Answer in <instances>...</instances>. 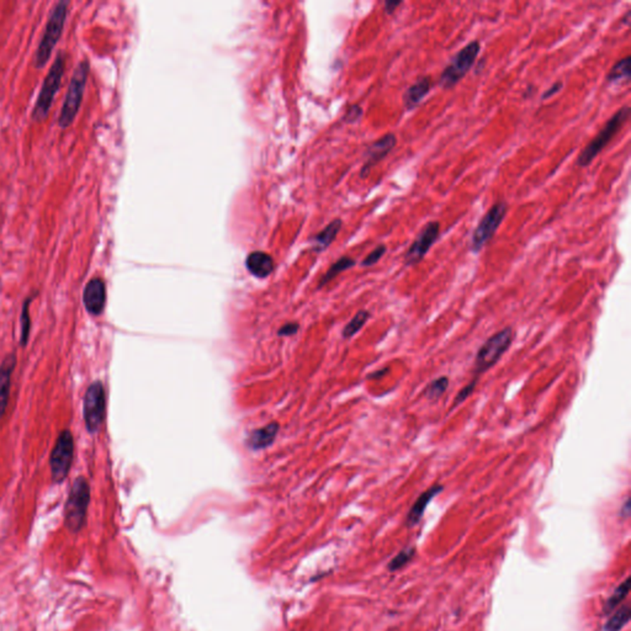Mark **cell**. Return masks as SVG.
Segmentation results:
<instances>
[{
	"instance_id": "6da1fadb",
	"label": "cell",
	"mask_w": 631,
	"mask_h": 631,
	"mask_svg": "<svg viewBox=\"0 0 631 631\" xmlns=\"http://www.w3.org/2000/svg\"><path fill=\"white\" fill-rule=\"evenodd\" d=\"M68 0H59L49 13V20L44 26V34L41 36L39 46L35 54V67L44 68L49 63L54 47L59 44L63 34L64 25L68 18Z\"/></svg>"
},
{
	"instance_id": "7a4b0ae2",
	"label": "cell",
	"mask_w": 631,
	"mask_h": 631,
	"mask_svg": "<svg viewBox=\"0 0 631 631\" xmlns=\"http://www.w3.org/2000/svg\"><path fill=\"white\" fill-rule=\"evenodd\" d=\"M89 72H90V63L88 59H82L74 69L57 121L62 130L71 128L78 115L88 82Z\"/></svg>"
},
{
	"instance_id": "3957f363",
	"label": "cell",
	"mask_w": 631,
	"mask_h": 631,
	"mask_svg": "<svg viewBox=\"0 0 631 631\" xmlns=\"http://www.w3.org/2000/svg\"><path fill=\"white\" fill-rule=\"evenodd\" d=\"M64 69H66V54L63 51H59L49 68V73L44 77L39 97L35 103L34 110L31 113V118L35 123H42L49 116L54 97L59 93V87L63 79Z\"/></svg>"
},
{
	"instance_id": "277c9868",
	"label": "cell",
	"mask_w": 631,
	"mask_h": 631,
	"mask_svg": "<svg viewBox=\"0 0 631 631\" xmlns=\"http://www.w3.org/2000/svg\"><path fill=\"white\" fill-rule=\"evenodd\" d=\"M630 118V108L625 105L619 109L612 118L608 120L607 123L603 126L602 130L594 136L593 140L588 142L587 146L580 152L576 164L580 168H587L592 163L599 153L612 142L613 138L617 136V133L622 130L623 126L627 123Z\"/></svg>"
},
{
	"instance_id": "5b68a950",
	"label": "cell",
	"mask_w": 631,
	"mask_h": 631,
	"mask_svg": "<svg viewBox=\"0 0 631 631\" xmlns=\"http://www.w3.org/2000/svg\"><path fill=\"white\" fill-rule=\"evenodd\" d=\"M513 338V328L506 327L494 333V336H491L479 347V352L474 357V377L479 379V375L489 372L491 367H494L501 360V357H503L512 345Z\"/></svg>"
},
{
	"instance_id": "8992f818",
	"label": "cell",
	"mask_w": 631,
	"mask_h": 631,
	"mask_svg": "<svg viewBox=\"0 0 631 631\" xmlns=\"http://www.w3.org/2000/svg\"><path fill=\"white\" fill-rule=\"evenodd\" d=\"M89 502L90 487L88 481L84 477H78L69 491L64 508V524L71 533H78L83 528L87 520Z\"/></svg>"
},
{
	"instance_id": "52a82bcc",
	"label": "cell",
	"mask_w": 631,
	"mask_h": 631,
	"mask_svg": "<svg viewBox=\"0 0 631 631\" xmlns=\"http://www.w3.org/2000/svg\"><path fill=\"white\" fill-rule=\"evenodd\" d=\"M479 52H481V44L476 39L464 46L451 59V63L443 69L438 80L439 87L444 90H449L458 85V83H460L461 79H464L466 74L474 67Z\"/></svg>"
},
{
	"instance_id": "ba28073f",
	"label": "cell",
	"mask_w": 631,
	"mask_h": 631,
	"mask_svg": "<svg viewBox=\"0 0 631 631\" xmlns=\"http://www.w3.org/2000/svg\"><path fill=\"white\" fill-rule=\"evenodd\" d=\"M508 212V205L504 200L494 202L489 210L482 216L479 225L476 226L471 235L470 248L474 253H479L484 245L494 238L496 232L502 225Z\"/></svg>"
},
{
	"instance_id": "9c48e42d",
	"label": "cell",
	"mask_w": 631,
	"mask_h": 631,
	"mask_svg": "<svg viewBox=\"0 0 631 631\" xmlns=\"http://www.w3.org/2000/svg\"><path fill=\"white\" fill-rule=\"evenodd\" d=\"M74 441L72 433L68 429L61 431L54 451L49 458V467L52 479L56 484L63 482L67 479L71 466L73 462Z\"/></svg>"
},
{
	"instance_id": "30bf717a",
	"label": "cell",
	"mask_w": 631,
	"mask_h": 631,
	"mask_svg": "<svg viewBox=\"0 0 631 631\" xmlns=\"http://www.w3.org/2000/svg\"><path fill=\"white\" fill-rule=\"evenodd\" d=\"M84 422L89 433H97L105 416V391L103 384L95 381L88 387L84 396Z\"/></svg>"
},
{
	"instance_id": "8fae6325",
	"label": "cell",
	"mask_w": 631,
	"mask_h": 631,
	"mask_svg": "<svg viewBox=\"0 0 631 631\" xmlns=\"http://www.w3.org/2000/svg\"><path fill=\"white\" fill-rule=\"evenodd\" d=\"M439 235H441V223L438 221H429L423 226L405 253V264L407 267H413L421 263L439 238Z\"/></svg>"
},
{
	"instance_id": "7c38bea8",
	"label": "cell",
	"mask_w": 631,
	"mask_h": 631,
	"mask_svg": "<svg viewBox=\"0 0 631 631\" xmlns=\"http://www.w3.org/2000/svg\"><path fill=\"white\" fill-rule=\"evenodd\" d=\"M396 145V135L390 133L384 135L382 137L379 138L367 147V152H365V163L360 171V176L362 179L367 178L372 168L379 164L380 161H384L395 149Z\"/></svg>"
},
{
	"instance_id": "4fadbf2b",
	"label": "cell",
	"mask_w": 631,
	"mask_h": 631,
	"mask_svg": "<svg viewBox=\"0 0 631 631\" xmlns=\"http://www.w3.org/2000/svg\"><path fill=\"white\" fill-rule=\"evenodd\" d=\"M83 302L89 314L98 316L103 312L106 302V288L100 278L90 280L83 293Z\"/></svg>"
},
{
	"instance_id": "5bb4252c",
	"label": "cell",
	"mask_w": 631,
	"mask_h": 631,
	"mask_svg": "<svg viewBox=\"0 0 631 631\" xmlns=\"http://www.w3.org/2000/svg\"><path fill=\"white\" fill-rule=\"evenodd\" d=\"M433 80L429 75H424L412 83L403 93V105L407 111H412L421 105L422 102L431 93Z\"/></svg>"
},
{
	"instance_id": "9a60e30c",
	"label": "cell",
	"mask_w": 631,
	"mask_h": 631,
	"mask_svg": "<svg viewBox=\"0 0 631 631\" xmlns=\"http://www.w3.org/2000/svg\"><path fill=\"white\" fill-rule=\"evenodd\" d=\"M16 367V355L10 353L0 364V419L4 416L8 402H9L10 385L11 375Z\"/></svg>"
},
{
	"instance_id": "2e32d148",
	"label": "cell",
	"mask_w": 631,
	"mask_h": 631,
	"mask_svg": "<svg viewBox=\"0 0 631 631\" xmlns=\"http://www.w3.org/2000/svg\"><path fill=\"white\" fill-rule=\"evenodd\" d=\"M443 489H444L443 484H433L417 498L416 502L412 506V508L410 509V512L407 514L406 522L408 527H413V525H416L421 520L423 514H424V510L428 507V504L431 503V499L441 494Z\"/></svg>"
},
{
	"instance_id": "e0dca14e",
	"label": "cell",
	"mask_w": 631,
	"mask_h": 631,
	"mask_svg": "<svg viewBox=\"0 0 631 631\" xmlns=\"http://www.w3.org/2000/svg\"><path fill=\"white\" fill-rule=\"evenodd\" d=\"M245 265L250 274L255 275L257 278H267L274 270V260L264 252L250 253L245 260Z\"/></svg>"
},
{
	"instance_id": "ac0fdd59",
	"label": "cell",
	"mask_w": 631,
	"mask_h": 631,
	"mask_svg": "<svg viewBox=\"0 0 631 631\" xmlns=\"http://www.w3.org/2000/svg\"><path fill=\"white\" fill-rule=\"evenodd\" d=\"M279 431V424L278 423H270L268 426L260 428L258 431H255L250 434L248 439V446L255 449H264L267 446H269L274 441L275 436Z\"/></svg>"
},
{
	"instance_id": "d6986e66",
	"label": "cell",
	"mask_w": 631,
	"mask_h": 631,
	"mask_svg": "<svg viewBox=\"0 0 631 631\" xmlns=\"http://www.w3.org/2000/svg\"><path fill=\"white\" fill-rule=\"evenodd\" d=\"M630 64V56L619 59L608 72L607 77H606L608 83H629L631 78Z\"/></svg>"
},
{
	"instance_id": "ffe728a7",
	"label": "cell",
	"mask_w": 631,
	"mask_h": 631,
	"mask_svg": "<svg viewBox=\"0 0 631 631\" xmlns=\"http://www.w3.org/2000/svg\"><path fill=\"white\" fill-rule=\"evenodd\" d=\"M342 225L343 222L341 220L332 221L321 233L316 235L314 248L317 250H323L329 247L333 240H336L338 232L342 228Z\"/></svg>"
},
{
	"instance_id": "44dd1931",
	"label": "cell",
	"mask_w": 631,
	"mask_h": 631,
	"mask_svg": "<svg viewBox=\"0 0 631 631\" xmlns=\"http://www.w3.org/2000/svg\"><path fill=\"white\" fill-rule=\"evenodd\" d=\"M451 380L448 376H439L434 379L433 381L428 384V386L424 388V396L429 401H436L439 400L449 388Z\"/></svg>"
},
{
	"instance_id": "7402d4cb",
	"label": "cell",
	"mask_w": 631,
	"mask_h": 631,
	"mask_svg": "<svg viewBox=\"0 0 631 631\" xmlns=\"http://www.w3.org/2000/svg\"><path fill=\"white\" fill-rule=\"evenodd\" d=\"M35 296H37V293H35L32 296H30L25 300L23 304V310H21V316H20V323H21V336H20V343L23 347H26V344L29 342L30 331H31V318H30V305L35 299Z\"/></svg>"
},
{
	"instance_id": "603a6c76",
	"label": "cell",
	"mask_w": 631,
	"mask_h": 631,
	"mask_svg": "<svg viewBox=\"0 0 631 631\" xmlns=\"http://www.w3.org/2000/svg\"><path fill=\"white\" fill-rule=\"evenodd\" d=\"M629 589H630V578H627L624 582L619 586V587L613 592L612 596L608 598L607 603H606V606H604V614H609V613H612L615 608L620 604V603L625 599L627 594H629Z\"/></svg>"
},
{
	"instance_id": "cb8c5ba5",
	"label": "cell",
	"mask_w": 631,
	"mask_h": 631,
	"mask_svg": "<svg viewBox=\"0 0 631 631\" xmlns=\"http://www.w3.org/2000/svg\"><path fill=\"white\" fill-rule=\"evenodd\" d=\"M629 619H630V608L629 606H625L613 614L612 618L606 624L604 631H620L629 623Z\"/></svg>"
},
{
	"instance_id": "d4e9b609",
	"label": "cell",
	"mask_w": 631,
	"mask_h": 631,
	"mask_svg": "<svg viewBox=\"0 0 631 631\" xmlns=\"http://www.w3.org/2000/svg\"><path fill=\"white\" fill-rule=\"evenodd\" d=\"M369 318H370L369 311H365V310L359 311V312L352 318V321L348 323L347 326L343 329V337L352 338L353 336H355V334L365 326V323L367 322Z\"/></svg>"
},
{
	"instance_id": "484cf974",
	"label": "cell",
	"mask_w": 631,
	"mask_h": 631,
	"mask_svg": "<svg viewBox=\"0 0 631 631\" xmlns=\"http://www.w3.org/2000/svg\"><path fill=\"white\" fill-rule=\"evenodd\" d=\"M354 265H355V260L349 258V257H343L341 259L337 260V262L329 268V270L326 273V275L323 276L322 281H321V286L326 284V283H328V281H331L333 278H336L338 274H341L344 270L352 268Z\"/></svg>"
},
{
	"instance_id": "4316f807",
	"label": "cell",
	"mask_w": 631,
	"mask_h": 631,
	"mask_svg": "<svg viewBox=\"0 0 631 631\" xmlns=\"http://www.w3.org/2000/svg\"><path fill=\"white\" fill-rule=\"evenodd\" d=\"M413 555H415V549L413 548L402 550L401 553H398L396 558H392L391 563L388 565V568H390L391 571H397V570H400V568H403L407 563L411 561Z\"/></svg>"
},
{
	"instance_id": "83f0119b",
	"label": "cell",
	"mask_w": 631,
	"mask_h": 631,
	"mask_svg": "<svg viewBox=\"0 0 631 631\" xmlns=\"http://www.w3.org/2000/svg\"><path fill=\"white\" fill-rule=\"evenodd\" d=\"M477 382H479V379L477 377H474L472 379L466 386L462 387L459 393L456 395L455 400L453 402V406H451V410H454L458 406H460L462 402L466 401L469 397L474 393V388L477 386Z\"/></svg>"
},
{
	"instance_id": "f1b7e54d",
	"label": "cell",
	"mask_w": 631,
	"mask_h": 631,
	"mask_svg": "<svg viewBox=\"0 0 631 631\" xmlns=\"http://www.w3.org/2000/svg\"><path fill=\"white\" fill-rule=\"evenodd\" d=\"M386 245H377L375 250H372L370 255H367L365 259L362 260V267H372V265L376 264L377 262H380L382 257L385 255L386 253Z\"/></svg>"
},
{
	"instance_id": "f546056e",
	"label": "cell",
	"mask_w": 631,
	"mask_h": 631,
	"mask_svg": "<svg viewBox=\"0 0 631 631\" xmlns=\"http://www.w3.org/2000/svg\"><path fill=\"white\" fill-rule=\"evenodd\" d=\"M362 116V109L359 106V105H353L350 108L348 109L347 114H345V116H344V120L347 121V123H357L360 120V118Z\"/></svg>"
},
{
	"instance_id": "4dcf8cb0",
	"label": "cell",
	"mask_w": 631,
	"mask_h": 631,
	"mask_svg": "<svg viewBox=\"0 0 631 631\" xmlns=\"http://www.w3.org/2000/svg\"><path fill=\"white\" fill-rule=\"evenodd\" d=\"M563 80H558V82H555L550 88L546 89V90L544 92L543 95H541V99H543V100H548V99L553 98L556 94L560 93V92L563 90Z\"/></svg>"
},
{
	"instance_id": "1f68e13d",
	"label": "cell",
	"mask_w": 631,
	"mask_h": 631,
	"mask_svg": "<svg viewBox=\"0 0 631 631\" xmlns=\"http://www.w3.org/2000/svg\"><path fill=\"white\" fill-rule=\"evenodd\" d=\"M402 4H403L402 0H387V1H385V13L392 15L396 11L397 8L401 6Z\"/></svg>"
},
{
	"instance_id": "d6a6232c",
	"label": "cell",
	"mask_w": 631,
	"mask_h": 631,
	"mask_svg": "<svg viewBox=\"0 0 631 631\" xmlns=\"http://www.w3.org/2000/svg\"><path fill=\"white\" fill-rule=\"evenodd\" d=\"M298 329H299V324L289 323V324H286V326L280 329L279 334L280 336H291V334H295V333L298 332Z\"/></svg>"
},
{
	"instance_id": "836d02e7",
	"label": "cell",
	"mask_w": 631,
	"mask_h": 631,
	"mask_svg": "<svg viewBox=\"0 0 631 631\" xmlns=\"http://www.w3.org/2000/svg\"><path fill=\"white\" fill-rule=\"evenodd\" d=\"M620 514H622V517H625V518L629 517V514H630V499L627 498L625 503L623 506L622 510H620Z\"/></svg>"
},
{
	"instance_id": "e575fe53",
	"label": "cell",
	"mask_w": 631,
	"mask_h": 631,
	"mask_svg": "<svg viewBox=\"0 0 631 631\" xmlns=\"http://www.w3.org/2000/svg\"><path fill=\"white\" fill-rule=\"evenodd\" d=\"M387 372H388V367L382 369L381 372H374V374H372L369 377H372V379H380V377L384 376Z\"/></svg>"
},
{
	"instance_id": "d590c367",
	"label": "cell",
	"mask_w": 631,
	"mask_h": 631,
	"mask_svg": "<svg viewBox=\"0 0 631 631\" xmlns=\"http://www.w3.org/2000/svg\"><path fill=\"white\" fill-rule=\"evenodd\" d=\"M630 16L631 11L630 10H629V11H627V13H625V16H624V18H623L622 19L623 21H624V24L629 25V23H630Z\"/></svg>"
}]
</instances>
